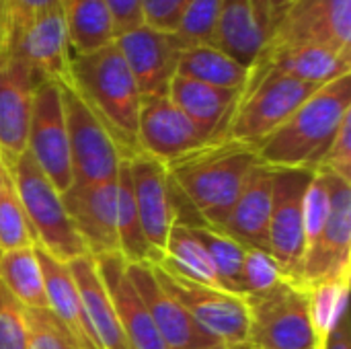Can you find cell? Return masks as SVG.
Returning <instances> with one entry per match:
<instances>
[{
	"instance_id": "1",
	"label": "cell",
	"mask_w": 351,
	"mask_h": 349,
	"mask_svg": "<svg viewBox=\"0 0 351 349\" xmlns=\"http://www.w3.org/2000/svg\"><path fill=\"white\" fill-rule=\"evenodd\" d=\"M259 165L251 144L234 140L210 142L167 165L175 189L210 228H220L249 175Z\"/></svg>"
},
{
	"instance_id": "2",
	"label": "cell",
	"mask_w": 351,
	"mask_h": 349,
	"mask_svg": "<svg viewBox=\"0 0 351 349\" xmlns=\"http://www.w3.org/2000/svg\"><path fill=\"white\" fill-rule=\"evenodd\" d=\"M351 115V74L339 76L313 93L255 150L271 169H313L331 146L341 121Z\"/></svg>"
},
{
	"instance_id": "3",
	"label": "cell",
	"mask_w": 351,
	"mask_h": 349,
	"mask_svg": "<svg viewBox=\"0 0 351 349\" xmlns=\"http://www.w3.org/2000/svg\"><path fill=\"white\" fill-rule=\"evenodd\" d=\"M70 86L113 134L123 154H136L142 95L117 43L72 56Z\"/></svg>"
},
{
	"instance_id": "4",
	"label": "cell",
	"mask_w": 351,
	"mask_h": 349,
	"mask_svg": "<svg viewBox=\"0 0 351 349\" xmlns=\"http://www.w3.org/2000/svg\"><path fill=\"white\" fill-rule=\"evenodd\" d=\"M10 175L37 247L66 263L88 255L66 210L62 193L47 181L27 152L14 163Z\"/></svg>"
},
{
	"instance_id": "5",
	"label": "cell",
	"mask_w": 351,
	"mask_h": 349,
	"mask_svg": "<svg viewBox=\"0 0 351 349\" xmlns=\"http://www.w3.org/2000/svg\"><path fill=\"white\" fill-rule=\"evenodd\" d=\"M302 45L351 53V0H288L280 6L261 56Z\"/></svg>"
},
{
	"instance_id": "6",
	"label": "cell",
	"mask_w": 351,
	"mask_h": 349,
	"mask_svg": "<svg viewBox=\"0 0 351 349\" xmlns=\"http://www.w3.org/2000/svg\"><path fill=\"white\" fill-rule=\"evenodd\" d=\"M247 344L255 349H315L306 286L282 282L269 292L245 298Z\"/></svg>"
},
{
	"instance_id": "7",
	"label": "cell",
	"mask_w": 351,
	"mask_h": 349,
	"mask_svg": "<svg viewBox=\"0 0 351 349\" xmlns=\"http://www.w3.org/2000/svg\"><path fill=\"white\" fill-rule=\"evenodd\" d=\"M62 93L70 158H72V185H97L113 181L119 165L125 158L121 146L93 109L80 99L70 82H58Z\"/></svg>"
},
{
	"instance_id": "8",
	"label": "cell",
	"mask_w": 351,
	"mask_h": 349,
	"mask_svg": "<svg viewBox=\"0 0 351 349\" xmlns=\"http://www.w3.org/2000/svg\"><path fill=\"white\" fill-rule=\"evenodd\" d=\"M319 88L284 74H265L241 95L222 140L257 146Z\"/></svg>"
},
{
	"instance_id": "9",
	"label": "cell",
	"mask_w": 351,
	"mask_h": 349,
	"mask_svg": "<svg viewBox=\"0 0 351 349\" xmlns=\"http://www.w3.org/2000/svg\"><path fill=\"white\" fill-rule=\"evenodd\" d=\"M313 169H274L269 255L282 267L286 280L302 284L304 263V197Z\"/></svg>"
},
{
	"instance_id": "10",
	"label": "cell",
	"mask_w": 351,
	"mask_h": 349,
	"mask_svg": "<svg viewBox=\"0 0 351 349\" xmlns=\"http://www.w3.org/2000/svg\"><path fill=\"white\" fill-rule=\"evenodd\" d=\"M152 265V274L158 284L171 294L189 317L214 339H218L224 348L247 344L249 333V313L247 302L241 296L224 292L220 288L202 286L183 278H177L156 263Z\"/></svg>"
},
{
	"instance_id": "11",
	"label": "cell",
	"mask_w": 351,
	"mask_h": 349,
	"mask_svg": "<svg viewBox=\"0 0 351 349\" xmlns=\"http://www.w3.org/2000/svg\"><path fill=\"white\" fill-rule=\"evenodd\" d=\"M27 154L60 193H66L72 187L74 177L62 93L60 84L53 80H41L35 88Z\"/></svg>"
},
{
	"instance_id": "12",
	"label": "cell",
	"mask_w": 351,
	"mask_h": 349,
	"mask_svg": "<svg viewBox=\"0 0 351 349\" xmlns=\"http://www.w3.org/2000/svg\"><path fill=\"white\" fill-rule=\"evenodd\" d=\"M128 169L140 226L156 261L179 218V193L169 177L167 163L154 156L136 152L128 156Z\"/></svg>"
},
{
	"instance_id": "13",
	"label": "cell",
	"mask_w": 351,
	"mask_h": 349,
	"mask_svg": "<svg viewBox=\"0 0 351 349\" xmlns=\"http://www.w3.org/2000/svg\"><path fill=\"white\" fill-rule=\"evenodd\" d=\"M138 152L173 163L212 140L169 99V95L142 97L138 115Z\"/></svg>"
},
{
	"instance_id": "14",
	"label": "cell",
	"mask_w": 351,
	"mask_h": 349,
	"mask_svg": "<svg viewBox=\"0 0 351 349\" xmlns=\"http://www.w3.org/2000/svg\"><path fill=\"white\" fill-rule=\"evenodd\" d=\"M142 97H158L169 93V84L177 74V64L183 53L175 33L136 27L115 39Z\"/></svg>"
},
{
	"instance_id": "15",
	"label": "cell",
	"mask_w": 351,
	"mask_h": 349,
	"mask_svg": "<svg viewBox=\"0 0 351 349\" xmlns=\"http://www.w3.org/2000/svg\"><path fill=\"white\" fill-rule=\"evenodd\" d=\"M128 274L148 309L165 349H226L206 333L171 294L165 292L154 278L150 263H128Z\"/></svg>"
},
{
	"instance_id": "16",
	"label": "cell",
	"mask_w": 351,
	"mask_h": 349,
	"mask_svg": "<svg viewBox=\"0 0 351 349\" xmlns=\"http://www.w3.org/2000/svg\"><path fill=\"white\" fill-rule=\"evenodd\" d=\"M41 80L19 58L0 66V163L8 171L27 152L33 95Z\"/></svg>"
},
{
	"instance_id": "17",
	"label": "cell",
	"mask_w": 351,
	"mask_h": 349,
	"mask_svg": "<svg viewBox=\"0 0 351 349\" xmlns=\"http://www.w3.org/2000/svg\"><path fill=\"white\" fill-rule=\"evenodd\" d=\"M62 197L88 255L117 253V177L97 185H72Z\"/></svg>"
},
{
	"instance_id": "18",
	"label": "cell",
	"mask_w": 351,
	"mask_h": 349,
	"mask_svg": "<svg viewBox=\"0 0 351 349\" xmlns=\"http://www.w3.org/2000/svg\"><path fill=\"white\" fill-rule=\"evenodd\" d=\"M97 272L109 292L113 302L117 321L125 335L130 349H165L156 327L148 315V309L136 290L130 274L128 263L119 253H105L93 257Z\"/></svg>"
},
{
	"instance_id": "19",
	"label": "cell",
	"mask_w": 351,
	"mask_h": 349,
	"mask_svg": "<svg viewBox=\"0 0 351 349\" xmlns=\"http://www.w3.org/2000/svg\"><path fill=\"white\" fill-rule=\"evenodd\" d=\"M331 210L319 243L306 253L302 265V286L335 274L351 263V183L329 175Z\"/></svg>"
},
{
	"instance_id": "20",
	"label": "cell",
	"mask_w": 351,
	"mask_h": 349,
	"mask_svg": "<svg viewBox=\"0 0 351 349\" xmlns=\"http://www.w3.org/2000/svg\"><path fill=\"white\" fill-rule=\"evenodd\" d=\"M271 19L269 0H222L216 47L251 68L267 43Z\"/></svg>"
},
{
	"instance_id": "21",
	"label": "cell",
	"mask_w": 351,
	"mask_h": 349,
	"mask_svg": "<svg viewBox=\"0 0 351 349\" xmlns=\"http://www.w3.org/2000/svg\"><path fill=\"white\" fill-rule=\"evenodd\" d=\"M265 74H284L302 82L323 86L339 76L351 74V53L335 51L323 45H302L263 53L251 66L245 91Z\"/></svg>"
},
{
	"instance_id": "22",
	"label": "cell",
	"mask_w": 351,
	"mask_h": 349,
	"mask_svg": "<svg viewBox=\"0 0 351 349\" xmlns=\"http://www.w3.org/2000/svg\"><path fill=\"white\" fill-rule=\"evenodd\" d=\"M274 169L257 165L249 175L241 195L220 224V230L241 243L245 249L269 253V216H271Z\"/></svg>"
},
{
	"instance_id": "23",
	"label": "cell",
	"mask_w": 351,
	"mask_h": 349,
	"mask_svg": "<svg viewBox=\"0 0 351 349\" xmlns=\"http://www.w3.org/2000/svg\"><path fill=\"white\" fill-rule=\"evenodd\" d=\"M37 257L43 269L47 311L62 325L70 337L74 349H99V344L88 325L82 298L76 286V280L70 272V263L60 261L37 247Z\"/></svg>"
},
{
	"instance_id": "24",
	"label": "cell",
	"mask_w": 351,
	"mask_h": 349,
	"mask_svg": "<svg viewBox=\"0 0 351 349\" xmlns=\"http://www.w3.org/2000/svg\"><path fill=\"white\" fill-rule=\"evenodd\" d=\"M10 58H19L29 64L43 80L70 82L72 51L62 6L45 12L39 21H35L21 37Z\"/></svg>"
},
{
	"instance_id": "25",
	"label": "cell",
	"mask_w": 351,
	"mask_h": 349,
	"mask_svg": "<svg viewBox=\"0 0 351 349\" xmlns=\"http://www.w3.org/2000/svg\"><path fill=\"white\" fill-rule=\"evenodd\" d=\"M167 95L212 142L224 138L241 99V91L212 86L179 74L171 80Z\"/></svg>"
},
{
	"instance_id": "26",
	"label": "cell",
	"mask_w": 351,
	"mask_h": 349,
	"mask_svg": "<svg viewBox=\"0 0 351 349\" xmlns=\"http://www.w3.org/2000/svg\"><path fill=\"white\" fill-rule=\"evenodd\" d=\"M70 272L76 280L82 306L93 329L99 349H130L121 325L117 321L109 292L97 272L93 255H82L70 261Z\"/></svg>"
},
{
	"instance_id": "27",
	"label": "cell",
	"mask_w": 351,
	"mask_h": 349,
	"mask_svg": "<svg viewBox=\"0 0 351 349\" xmlns=\"http://www.w3.org/2000/svg\"><path fill=\"white\" fill-rule=\"evenodd\" d=\"M351 263L331 276L306 284L308 317L315 337V349H325L333 331L348 319Z\"/></svg>"
},
{
	"instance_id": "28",
	"label": "cell",
	"mask_w": 351,
	"mask_h": 349,
	"mask_svg": "<svg viewBox=\"0 0 351 349\" xmlns=\"http://www.w3.org/2000/svg\"><path fill=\"white\" fill-rule=\"evenodd\" d=\"M154 263L177 278H183L202 286L220 288L212 259L208 251L204 249V245L199 243V239L193 234L189 224L175 222V226L171 228L167 237L165 249Z\"/></svg>"
},
{
	"instance_id": "29",
	"label": "cell",
	"mask_w": 351,
	"mask_h": 349,
	"mask_svg": "<svg viewBox=\"0 0 351 349\" xmlns=\"http://www.w3.org/2000/svg\"><path fill=\"white\" fill-rule=\"evenodd\" d=\"M62 14L72 56L97 51L117 37L105 0H62Z\"/></svg>"
},
{
	"instance_id": "30",
	"label": "cell",
	"mask_w": 351,
	"mask_h": 349,
	"mask_svg": "<svg viewBox=\"0 0 351 349\" xmlns=\"http://www.w3.org/2000/svg\"><path fill=\"white\" fill-rule=\"evenodd\" d=\"M0 284L25 311H45L43 269L37 247H23L0 253Z\"/></svg>"
},
{
	"instance_id": "31",
	"label": "cell",
	"mask_w": 351,
	"mask_h": 349,
	"mask_svg": "<svg viewBox=\"0 0 351 349\" xmlns=\"http://www.w3.org/2000/svg\"><path fill=\"white\" fill-rule=\"evenodd\" d=\"M177 74L212 86L243 93L249 82L251 68L243 66L241 62L220 51L218 47L197 45L181 53L177 64Z\"/></svg>"
},
{
	"instance_id": "32",
	"label": "cell",
	"mask_w": 351,
	"mask_h": 349,
	"mask_svg": "<svg viewBox=\"0 0 351 349\" xmlns=\"http://www.w3.org/2000/svg\"><path fill=\"white\" fill-rule=\"evenodd\" d=\"M117 253L125 263H152L154 253L142 232L140 218L134 206L128 156L117 171Z\"/></svg>"
},
{
	"instance_id": "33",
	"label": "cell",
	"mask_w": 351,
	"mask_h": 349,
	"mask_svg": "<svg viewBox=\"0 0 351 349\" xmlns=\"http://www.w3.org/2000/svg\"><path fill=\"white\" fill-rule=\"evenodd\" d=\"M193 234L199 239L204 249L208 251L212 265L216 269L220 288L224 292H230L234 296L243 298V259H245V247L230 239L228 234L214 230L210 226H191Z\"/></svg>"
},
{
	"instance_id": "34",
	"label": "cell",
	"mask_w": 351,
	"mask_h": 349,
	"mask_svg": "<svg viewBox=\"0 0 351 349\" xmlns=\"http://www.w3.org/2000/svg\"><path fill=\"white\" fill-rule=\"evenodd\" d=\"M37 247L10 171L0 163V253Z\"/></svg>"
},
{
	"instance_id": "35",
	"label": "cell",
	"mask_w": 351,
	"mask_h": 349,
	"mask_svg": "<svg viewBox=\"0 0 351 349\" xmlns=\"http://www.w3.org/2000/svg\"><path fill=\"white\" fill-rule=\"evenodd\" d=\"M62 0H2L0 4V66L10 60L27 29Z\"/></svg>"
},
{
	"instance_id": "36",
	"label": "cell",
	"mask_w": 351,
	"mask_h": 349,
	"mask_svg": "<svg viewBox=\"0 0 351 349\" xmlns=\"http://www.w3.org/2000/svg\"><path fill=\"white\" fill-rule=\"evenodd\" d=\"M222 0H191L173 31L183 51L197 45L216 47Z\"/></svg>"
},
{
	"instance_id": "37",
	"label": "cell",
	"mask_w": 351,
	"mask_h": 349,
	"mask_svg": "<svg viewBox=\"0 0 351 349\" xmlns=\"http://www.w3.org/2000/svg\"><path fill=\"white\" fill-rule=\"evenodd\" d=\"M286 282V276L278 261L259 249H245L243 259V298L269 292L271 288Z\"/></svg>"
},
{
	"instance_id": "38",
	"label": "cell",
	"mask_w": 351,
	"mask_h": 349,
	"mask_svg": "<svg viewBox=\"0 0 351 349\" xmlns=\"http://www.w3.org/2000/svg\"><path fill=\"white\" fill-rule=\"evenodd\" d=\"M27 311L0 284V349H27Z\"/></svg>"
},
{
	"instance_id": "39",
	"label": "cell",
	"mask_w": 351,
	"mask_h": 349,
	"mask_svg": "<svg viewBox=\"0 0 351 349\" xmlns=\"http://www.w3.org/2000/svg\"><path fill=\"white\" fill-rule=\"evenodd\" d=\"M27 349H74L70 337L47 309L27 311Z\"/></svg>"
},
{
	"instance_id": "40",
	"label": "cell",
	"mask_w": 351,
	"mask_h": 349,
	"mask_svg": "<svg viewBox=\"0 0 351 349\" xmlns=\"http://www.w3.org/2000/svg\"><path fill=\"white\" fill-rule=\"evenodd\" d=\"M317 171L335 175V177L351 183V115H348L341 121V125H339L331 146L327 148L325 156L321 158Z\"/></svg>"
},
{
	"instance_id": "41",
	"label": "cell",
	"mask_w": 351,
	"mask_h": 349,
	"mask_svg": "<svg viewBox=\"0 0 351 349\" xmlns=\"http://www.w3.org/2000/svg\"><path fill=\"white\" fill-rule=\"evenodd\" d=\"M191 0H144V25L173 33Z\"/></svg>"
},
{
	"instance_id": "42",
	"label": "cell",
	"mask_w": 351,
	"mask_h": 349,
	"mask_svg": "<svg viewBox=\"0 0 351 349\" xmlns=\"http://www.w3.org/2000/svg\"><path fill=\"white\" fill-rule=\"evenodd\" d=\"M105 4L113 19L115 35L144 25V0H105Z\"/></svg>"
},
{
	"instance_id": "43",
	"label": "cell",
	"mask_w": 351,
	"mask_h": 349,
	"mask_svg": "<svg viewBox=\"0 0 351 349\" xmlns=\"http://www.w3.org/2000/svg\"><path fill=\"white\" fill-rule=\"evenodd\" d=\"M325 349H351V341H350V323L348 319L333 331V335L329 337L327 346Z\"/></svg>"
},
{
	"instance_id": "44",
	"label": "cell",
	"mask_w": 351,
	"mask_h": 349,
	"mask_svg": "<svg viewBox=\"0 0 351 349\" xmlns=\"http://www.w3.org/2000/svg\"><path fill=\"white\" fill-rule=\"evenodd\" d=\"M269 2H271V8H274V12H276V10H278L280 6H284L288 0H269Z\"/></svg>"
},
{
	"instance_id": "45",
	"label": "cell",
	"mask_w": 351,
	"mask_h": 349,
	"mask_svg": "<svg viewBox=\"0 0 351 349\" xmlns=\"http://www.w3.org/2000/svg\"><path fill=\"white\" fill-rule=\"evenodd\" d=\"M226 349H255V348H251L249 344H237V346H228Z\"/></svg>"
},
{
	"instance_id": "46",
	"label": "cell",
	"mask_w": 351,
	"mask_h": 349,
	"mask_svg": "<svg viewBox=\"0 0 351 349\" xmlns=\"http://www.w3.org/2000/svg\"><path fill=\"white\" fill-rule=\"evenodd\" d=\"M0 4H2V0H0Z\"/></svg>"
}]
</instances>
